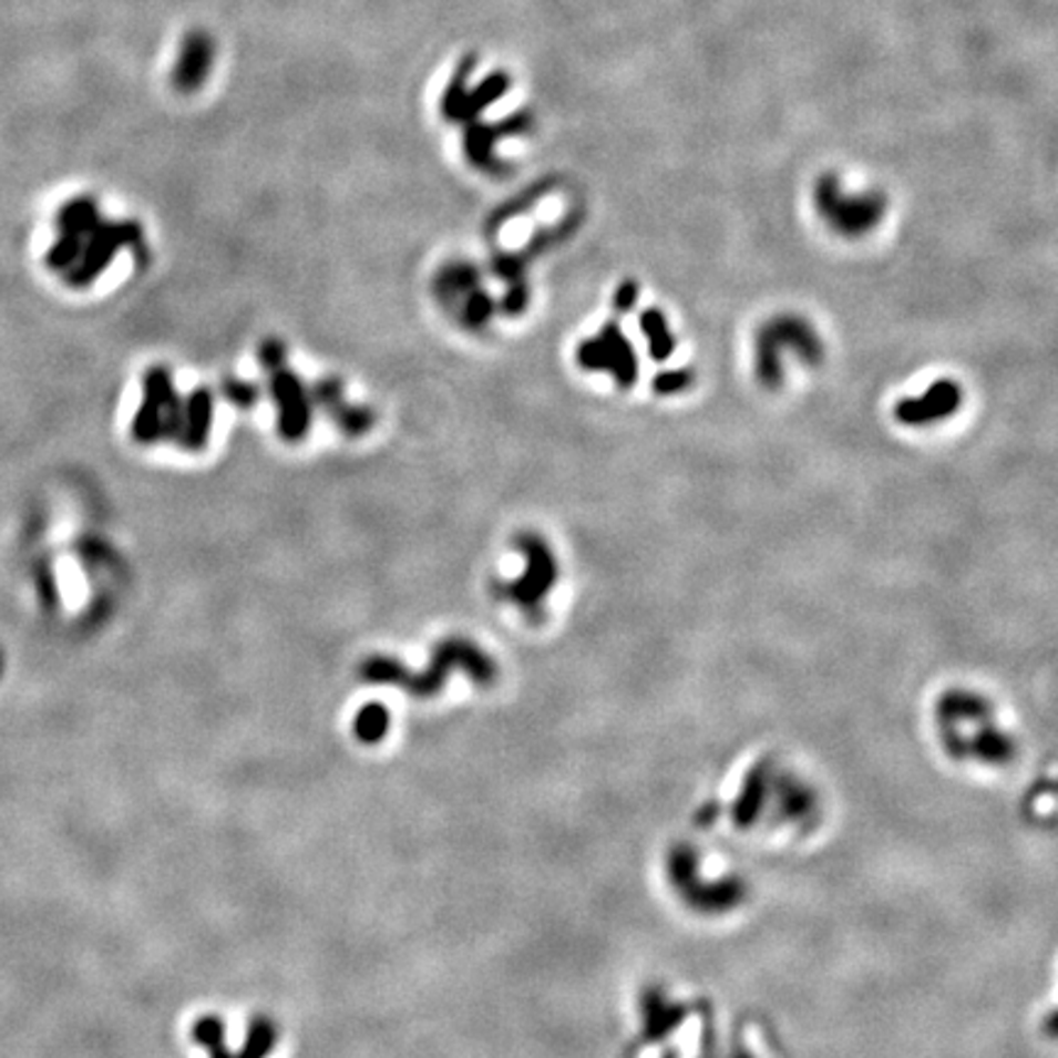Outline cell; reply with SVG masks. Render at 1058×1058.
Listing matches in <instances>:
<instances>
[{
    "mask_svg": "<svg viewBox=\"0 0 1058 1058\" xmlns=\"http://www.w3.org/2000/svg\"><path fill=\"white\" fill-rule=\"evenodd\" d=\"M270 390L277 402V429L287 441H299L311 422V392L285 363L270 368Z\"/></svg>",
    "mask_w": 1058,
    "mask_h": 1058,
    "instance_id": "obj_15",
    "label": "cell"
},
{
    "mask_svg": "<svg viewBox=\"0 0 1058 1058\" xmlns=\"http://www.w3.org/2000/svg\"><path fill=\"white\" fill-rule=\"evenodd\" d=\"M833 797L799 754L777 746L742 750L699 801L696 829L738 851L807 855L829 839Z\"/></svg>",
    "mask_w": 1058,
    "mask_h": 1058,
    "instance_id": "obj_1",
    "label": "cell"
},
{
    "mask_svg": "<svg viewBox=\"0 0 1058 1058\" xmlns=\"http://www.w3.org/2000/svg\"><path fill=\"white\" fill-rule=\"evenodd\" d=\"M184 420V400H179L165 368H150L145 376V398L135 414L133 436L143 444L160 439H179Z\"/></svg>",
    "mask_w": 1058,
    "mask_h": 1058,
    "instance_id": "obj_10",
    "label": "cell"
},
{
    "mask_svg": "<svg viewBox=\"0 0 1058 1058\" xmlns=\"http://www.w3.org/2000/svg\"><path fill=\"white\" fill-rule=\"evenodd\" d=\"M823 358L825 343L821 333L801 314H777V317L762 321V327L754 331L752 366L754 378L762 388H782L789 366L816 368L823 363Z\"/></svg>",
    "mask_w": 1058,
    "mask_h": 1058,
    "instance_id": "obj_6",
    "label": "cell"
},
{
    "mask_svg": "<svg viewBox=\"0 0 1058 1058\" xmlns=\"http://www.w3.org/2000/svg\"><path fill=\"white\" fill-rule=\"evenodd\" d=\"M311 400H317L323 410H327L336 422H339V427L343 429L346 434H351V436H360V434H366L370 427H373V414H370L368 410H360V407H353V404H348L343 400V390H341V382L339 380H321L317 388H314L311 392Z\"/></svg>",
    "mask_w": 1058,
    "mask_h": 1058,
    "instance_id": "obj_17",
    "label": "cell"
},
{
    "mask_svg": "<svg viewBox=\"0 0 1058 1058\" xmlns=\"http://www.w3.org/2000/svg\"><path fill=\"white\" fill-rule=\"evenodd\" d=\"M694 370L691 368H669L661 370V373L655 376L653 380V390L659 398H674V394H681L694 386Z\"/></svg>",
    "mask_w": 1058,
    "mask_h": 1058,
    "instance_id": "obj_21",
    "label": "cell"
},
{
    "mask_svg": "<svg viewBox=\"0 0 1058 1058\" xmlns=\"http://www.w3.org/2000/svg\"><path fill=\"white\" fill-rule=\"evenodd\" d=\"M436 297L466 329H483L493 317V299L481 287V275L469 263H451L436 277Z\"/></svg>",
    "mask_w": 1058,
    "mask_h": 1058,
    "instance_id": "obj_11",
    "label": "cell"
},
{
    "mask_svg": "<svg viewBox=\"0 0 1058 1058\" xmlns=\"http://www.w3.org/2000/svg\"><path fill=\"white\" fill-rule=\"evenodd\" d=\"M224 394L238 407H250L255 400H258V390L246 386V382H240V380H226L224 382Z\"/></svg>",
    "mask_w": 1058,
    "mask_h": 1058,
    "instance_id": "obj_22",
    "label": "cell"
},
{
    "mask_svg": "<svg viewBox=\"0 0 1058 1058\" xmlns=\"http://www.w3.org/2000/svg\"><path fill=\"white\" fill-rule=\"evenodd\" d=\"M637 301V285L633 280H625L618 289H615L613 297V307L618 311H630Z\"/></svg>",
    "mask_w": 1058,
    "mask_h": 1058,
    "instance_id": "obj_23",
    "label": "cell"
},
{
    "mask_svg": "<svg viewBox=\"0 0 1058 1058\" xmlns=\"http://www.w3.org/2000/svg\"><path fill=\"white\" fill-rule=\"evenodd\" d=\"M141 240V228L133 224H99L81 236V253L72 270L64 277L72 287H86L106 270L113 255L125 246H135Z\"/></svg>",
    "mask_w": 1058,
    "mask_h": 1058,
    "instance_id": "obj_12",
    "label": "cell"
},
{
    "mask_svg": "<svg viewBox=\"0 0 1058 1058\" xmlns=\"http://www.w3.org/2000/svg\"><path fill=\"white\" fill-rule=\"evenodd\" d=\"M713 1054L716 1058H787V1046L767 1019L740 1017L728 1029L720 1027Z\"/></svg>",
    "mask_w": 1058,
    "mask_h": 1058,
    "instance_id": "obj_14",
    "label": "cell"
},
{
    "mask_svg": "<svg viewBox=\"0 0 1058 1058\" xmlns=\"http://www.w3.org/2000/svg\"><path fill=\"white\" fill-rule=\"evenodd\" d=\"M517 552L525 559L522 574L503 586V598L525 615L527 620H542L544 603L559 581V559L544 537L525 532L517 537Z\"/></svg>",
    "mask_w": 1058,
    "mask_h": 1058,
    "instance_id": "obj_8",
    "label": "cell"
},
{
    "mask_svg": "<svg viewBox=\"0 0 1058 1058\" xmlns=\"http://www.w3.org/2000/svg\"><path fill=\"white\" fill-rule=\"evenodd\" d=\"M813 208L819 218L841 238H865L887 214V199L880 192H848L835 174H821L813 187Z\"/></svg>",
    "mask_w": 1058,
    "mask_h": 1058,
    "instance_id": "obj_7",
    "label": "cell"
},
{
    "mask_svg": "<svg viewBox=\"0 0 1058 1058\" xmlns=\"http://www.w3.org/2000/svg\"><path fill=\"white\" fill-rule=\"evenodd\" d=\"M718 1031L716 1003L701 987L655 978L630 999L623 1058H708Z\"/></svg>",
    "mask_w": 1058,
    "mask_h": 1058,
    "instance_id": "obj_4",
    "label": "cell"
},
{
    "mask_svg": "<svg viewBox=\"0 0 1058 1058\" xmlns=\"http://www.w3.org/2000/svg\"><path fill=\"white\" fill-rule=\"evenodd\" d=\"M214 422V400L208 390H194L187 400H184V420L179 432V444L184 449L199 451L204 449L208 432H212Z\"/></svg>",
    "mask_w": 1058,
    "mask_h": 1058,
    "instance_id": "obj_18",
    "label": "cell"
},
{
    "mask_svg": "<svg viewBox=\"0 0 1058 1058\" xmlns=\"http://www.w3.org/2000/svg\"><path fill=\"white\" fill-rule=\"evenodd\" d=\"M637 323L645 336L653 360H669L671 353L677 351V336L671 331L667 314L657 307H649L639 314Z\"/></svg>",
    "mask_w": 1058,
    "mask_h": 1058,
    "instance_id": "obj_19",
    "label": "cell"
},
{
    "mask_svg": "<svg viewBox=\"0 0 1058 1058\" xmlns=\"http://www.w3.org/2000/svg\"><path fill=\"white\" fill-rule=\"evenodd\" d=\"M192 1037L196 1044L206 1046L212 1058H265L277 1044V1027L267 1017H253L246 1046H243L240 1054H230L226 1049V1029L220 1017L206 1015L196 1019L192 1027Z\"/></svg>",
    "mask_w": 1058,
    "mask_h": 1058,
    "instance_id": "obj_16",
    "label": "cell"
},
{
    "mask_svg": "<svg viewBox=\"0 0 1058 1058\" xmlns=\"http://www.w3.org/2000/svg\"><path fill=\"white\" fill-rule=\"evenodd\" d=\"M657 880L671 910L703 928L738 924L754 904L752 875L738 848L699 829L661 845Z\"/></svg>",
    "mask_w": 1058,
    "mask_h": 1058,
    "instance_id": "obj_3",
    "label": "cell"
},
{
    "mask_svg": "<svg viewBox=\"0 0 1058 1058\" xmlns=\"http://www.w3.org/2000/svg\"><path fill=\"white\" fill-rule=\"evenodd\" d=\"M453 671H466L469 677L479 686H491L497 679V665L491 655L471 643V639H444L434 649V657L429 661V669L422 674H414L407 669L402 661L376 655L368 657L360 667V677L370 684H394L402 691L412 696H434L444 689V681Z\"/></svg>",
    "mask_w": 1058,
    "mask_h": 1058,
    "instance_id": "obj_5",
    "label": "cell"
},
{
    "mask_svg": "<svg viewBox=\"0 0 1058 1058\" xmlns=\"http://www.w3.org/2000/svg\"><path fill=\"white\" fill-rule=\"evenodd\" d=\"M963 400L965 394L956 380L938 378L932 386H926L924 392L912 394V398H902L894 404L892 414L902 427L924 429L948 422L951 417H956L963 407Z\"/></svg>",
    "mask_w": 1058,
    "mask_h": 1058,
    "instance_id": "obj_13",
    "label": "cell"
},
{
    "mask_svg": "<svg viewBox=\"0 0 1058 1058\" xmlns=\"http://www.w3.org/2000/svg\"><path fill=\"white\" fill-rule=\"evenodd\" d=\"M926 738L936 758L968 782L993 784L1015 774L1025 758V726L980 686L951 684L926 708Z\"/></svg>",
    "mask_w": 1058,
    "mask_h": 1058,
    "instance_id": "obj_2",
    "label": "cell"
},
{
    "mask_svg": "<svg viewBox=\"0 0 1058 1058\" xmlns=\"http://www.w3.org/2000/svg\"><path fill=\"white\" fill-rule=\"evenodd\" d=\"M388 728H390V713L388 708L378 701L366 703L363 708H360L353 723L356 738L360 742H366V746H376V742H380L382 738H386Z\"/></svg>",
    "mask_w": 1058,
    "mask_h": 1058,
    "instance_id": "obj_20",
    "label": "cell"
},
{
    "mask_svg": "<svg viewBox=\"0 0 1058 1058\" xmlns=\"http://www.w3.org/2000/svg\"><path fill=\"white\" fill-rule=\"evenodd\" d=\"M576 363L586 373H606L620 390H633L639 378V358L618 321H608L578 343Z\"/></svg>",
    "mask_w": 1058,
    "mask_h": 1058,
    "instance_id": "obj_9",
    "label": "cell"
}]
</instances>
